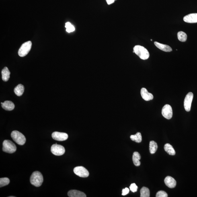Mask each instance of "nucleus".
I'll return each mask as SVG.
<instances>
[{"mask_svg": "<svg viewBox=\"0 0 197 197\" xmlns=\"http://www.w3.org/2000/svg\"><path fill=\"white\" fill-rule=\"evenodd\" d=\"M165 151L169 155L174 156L175 155V150L172 146L169 144H166L164 147Z\"/></svg>", "mask_w": 197, "mask_h": 197, "instance_id": "aec40b11", "label": "nucleus"}, {"mask_svg": "<svg viewBox=\"0 0 197 197\" xmlns=\"http://www.w3.org/2000/svg\"><path fill=\"white\" fill-rule=\"evenodd\" d=\"M24 91V87L23 85L19 84L15 88L14 92L17 96H22Z\"/></svg>", "mask_w": 197, "mask_h": 197, "instance_id": "6ab92c4d", "label": "nucleus"}, {"mask_svg": "<svg viewBox=\"0 0 197 197\" xmlns=\"http://www.w3.org/2000/svg\"><path fill=\"white\" fill-rule=\"evenodd\" d=\"M32 46V43L30 41H28L23 43L18 50V54L19 56L21 57L26 56L30 52Z\"/></svg>", "mask_w": 197, "mask_h": 197, "instance_id": "39448f33", "label": "nucleus"}, {"mask_svg": "<svg viewBox=\"0 0 197 197\" xmlns=\"http://www.w3.org/2000/svg\"><path fill=\"white\" fill-rule=\"evenodd\" d=\"M68 196L70 197H86L84 193L76 190H71L68 193Z\"/></svg>", "mask_w": 197, "mask_h": 197, "instance_id": "4468645a", "label": "nucleus"}, {"mask_svg": "<svg viewBox=\"0 0 197 197\" xmlns=\"http://www.w3.org/2000/svg\"><path fill=\"white\" fill-rule=\"evenodd\" d=\"M10 182L9 178L7 177H4L0 179V187H3L7 186Z\"/></svg>", "mask_w": 197, "mask_h": 197, "instance_id": "393cba45", "label": "nucleus"}, {"mask_svg": "<svg viewBox=\"0 0 197 197\" xmlns=\"http://www.w3.org/2000/svg\"><path fill=\"white\" fill-rule=\"evenodd\" d=\"M184 22L188 23H197V13L190 14L183 18Z\"/></svg>", "mask_w": 197, "mask_h": 197, "instance_id": "9b49d317", "label": "nucleus"}, {"mask_svg": "<svg viewBox=\"0 0 197 197\" xmlns=\"http://www.w3.org/2000/svg\"><path fill=\"white\" fill-rule=\"evenodd\" d=\"M138 187L135 183H132L131 184L130 187V190L132 192H135L137 191Z\"/></svg>", "mask_w": 197, "mask_h": 197, "instance_id": "cd10ccee", "label": "nucleus"}, {"mask_svg": "<svg viewBox=\"0 0 197 197\" xmlns=\"http://www.w3.org/2000/svg\"><path fill=\"white\" fill-rule=\"evenodd\" d=\"M140 197H149L150 191L149 189L146 187H143L140 190Z\"/></svg>", "mask_w": 197, "mask_h": 197, "instance_id": "5701e85b", "label": "nucleus"}, {"mask_svg": "<svg viewBox=\"0 0 197 197\" xmlns=\"http://www.w3.org/2000/svg\"><path fill=\"white\" fill-rule=\"evenodd\" d=\"M74 173L80 177H87L89 176V173L88 171L85 167L82 166L77 167L73 169Z\"/></svg>", "mask_w": 197, "mask_h": 197, "instance_id": "0eeeda50", "label": "nucleus"}, {"mask_svg": "<svg viewBox=\"0 0 197 197\" xmlns=\"http://www.w3.org/2000/svg\"><path fill=\"white\" fill-rule=\"evenodd\" d=\"M11 136L14 141L19 145H23L26 142V139L25 136L18 131H13L12 132Z\"/></svg>", "mask_w": 197, "mask_h": 197, "instance_id": "7ed1b4c3", "label": "nucleus"}, {"mask_svg": "<svg viewBox=\"0 0 197 197\" xmlns=\"http://www.w3.org/2000/svg\"><path fill=\"white\" fill-rule=\"evenodd\" d=\"M130 138L132 141H135L137 143H140L142 141L141 134L140 132H137L135 135L131 136Z\"/></svg>", "mask_w": 197, "mask_h": 197, "instance_id": "4be33fe9", "label": "nucleus"}, {"mask_svg": "<svg viewBox=\"0 0 197 197\" xmlns=\"http://www.w3.org/2000/svg\"><path fill=\"white\" fill-rule=\"evenodd\" d=\"M116 0H106L107 3L108 5L112 4L114 3L115 1Z\"/></svg>", "mask_w": 197, "mask_h": 197, "instance_id": "c756f323", "label": "nucleus"}, {"mask_svg": "<svg viewBox=\"0 0 197 197\" xmlns=\"http://www.w3.org/2000/svg\"><path fill=\"white\" fill-rule=\"evenodd\" d=\"M65 27L66 31L68 33H71L75 30V27L69 22L65 23Z\"/></svg>", "mask_w": 197, "mask_h": 197, "instance_id": "a878e982", "label": "nucleus"}, {"mask_svg": "<svg viewBox=\"0 0 197 197\" xmlns=\"http://www.w3.org/2000/svg\"><path fill=\"white\" fill-rule=\"evenodd\" d=\"M164 182L166 186L169 188H174L176 185V181L173 177L167 176L165 177Z\"/></svg>", "mask_w": 197, "mask_h": 197, "instance_id": "ddd939ff", "label": "nucleus"}, {"mask_svg": "<svg viewBox=\"0 0 197 197\" xmlns=\"http://www.w3.org/2000/svg\"><path fill=\"white\" fill-rule=\"evenodd\" d=\"M154 44L157 48L163 51L164 52H171L172 51V48L170 46L167 45L160 43L157 42H154Z\"/></svg>", "mask_w": 197, "mask_h": 197, "instance_id": "2eb2a0df", "label": "nucleus"}, {"mask_svg": "<svg viewBox=\"0 0 197 197\" xmlns=\"http://www.w3.org/2000/svg\"><path fill=\"white\" fill-rule=\"evenodd\" d=\"M141 159V156L138 152H134L132 155V161L134 165L136 167L139 166L141 165L140 160Z\"/></svg>", "mask_w": 197, "mask_h": 197, "instance_id": "f3484780", "label": "nucleus"}, {"mask_svg": "<svg viewBox=\"0 0 197 197\" xmlns=\"http://www.w3.org/2000/svg\"><path fill=\"white\" fill-rule=\"evenodd\" d=\"M151 41H152V39H151Z\"/></svg>", "mask_w": 197, "mask_h": 197, "instance_id": "2f4dec72", "label": "nucleus"}, {"mask_svg": "<svg viewBox=\"0 0 197 197\" xmlns=\"http://www.w3.org/2000/svg\"><path fill=\"white\" fill-rule=\"evenodd\" d=\"M194 95L192 93H189L186 95L184 100V107L187 112H190Z\"/></svg>", "mask_w": 197, "mask_h": 197, "instance_id": "6e6552de", "label": "nucleus"}, {"mask_svg": "<svg viewBox=\"0 0 197 197\" xmlns=\"http://www.w3.org/2000/svg\"><path fill=\"white\" fill-rule=\"evenodd\" d=\"M162 114L163 116L167 120H170L173 116L172 108L169 104H166L163 107L162 110Z\"/></svg>", "mask_w": 197, "mask_h": 197, "instance_id": "1a4fd4ad", "label": "nucleus"}, {"mask_svg": "<svg viewBox=\"0 0 197 197\" xmlns=\"http://www.w3.org/2000/svg\"><path fill=\"white\" fill-rule=\"evenodd\" d=\"M51 152L54 155L60 156L63 155L65 153V149L63 146L56 144L52 145Z\"/></svg>", "mask_w": 197, "mask_h": 197, "instance_id": "423d86ee", "label": "nucleus"}, {"mask_svg": "<svg viewBox=\"0 0 197 197\" xmlns=\"http://www.w3.org/2000/svg\"><path fill=\"white\" fill-rule=\"evenodd\" d=\"M129 192V190L128 188L123 189L122 190V195L123 196H125L128 194Z\"/></svg>", "mask_w": 197, "mask_h": 197, "instance_id": "c85d7f7f", "label": "nucleus"}, {"mask_svg": "<svg viewBox=\"0 0 197 197\" xmlns=\"http://www.w3.org/2000/svg\"><path fill=\"white\" fill-rule=\"evenodd\" d=\"M52 137L54 140L57 141H64L67 140L68 136L67 133L64 132H54L52 134Z\"/></svg>", "mask_w": 197, "mask_h": 197, "instance_id": "9d476101", "label": "nucleus"}, {"mask_svg": "<svg viewBox=\"0 0 197 197\" xmlns=\"http://www.w3.org/2000/svg\"><path fill=\"white\" fill-rule=\"evenodd\" d=\"M133 53L139 57L141 59L146 60L149 57V53L147 49L140 45H136L133 48Z\"/></svg>", "mask_w": 197, "mask_h": 197, "instance_id": "f03ea898", "label": "nucleus"}, {"mask_svg": "<svg viewBox=\"0 0 197 197\" xmlns=\"http://www.w3.org/2000/svg\"><path fill=\"white\" fill-rule=\"evenodd\" d=\"M15 197V196H9V197Z\"/></svg>", "mask_w": 197, "mask_h": 197, "instance_id": "7c9ffc66", "label": "nucleus"}, {"mask_svg": "<svg viewBox=\"0 0 197 197\" xmlns=\"http://www.w3.org/2000/svg\"><path fill=\"white\" fill-rule=\"evenodd\" d=\"M167 196H168V195L167 193L163 191L158 192L156 195V197H167Z\"/></svg>", "mask_w": 197, "mask_h": 197, "instance_id": "bb28decb", "label": "nucleus"}, {"mask_svg": "<svg viewBox=\"0 0 197 197\" xmlns=\"http://www.w3.org/2000/svg\"><path fill=\"white\" fill-rule=\"evenodd\" d=\"M1 104L2 107L6 110L12 111L15 108L14 104L10 101H6Z\"/></svg>", "mask_w": 197, "mask_h": 197, "instance_id": "dca6fc26", "label": "nucleus"}, {"mask_svg": "<svg viewBox=\"0 0 197 197\" xmlns=\"http://www.w3.org/2000/svg\"><path fill=\"white\" fill-rule=\"evenodd\" d=\"M141 94L142 98L145 101H150L153 100V95L148 92L147 89L145 88H143L141 89Z\"/></svg>", "mask_w": 197, "mask_h": 197, "instance_id": "f8f14e48", "label": "nucleus"}, {"mask_svg": "<svg viewBox=\"0 0 197 197\" xmlns=\"http://www.w3.org/2000/svg\"><path fill=\"white\" fill-rule=\"evenodd\" d=\"M177 37H178V40L181 42H184L186 41L187 36V34L184 32L180 31L177 33Z\"/></svg>", "mask_w": 197, "mask_h": 197, "instance_id": "b1692460", "label": "nucleus"}, {"mask_svg": "<svg viewBox=\"0 0 197 197\" xmlns=\"http://www.w3.org/2000/svg\"><path fill=\"white\" fill-rule=\"evenodd\" d=\"M43 180L42 175L38 171H34L30 177L31 184L36 187H39L41 186Z\"/></svg>", "mask_w": 197, "mask_h": 197, "instance_id": "f257e3e1", "label": "nucleus"}, {"mask_svg": "<svg viewBox=\"0 0 197 197\" xmlns=\"http://www.w3.org/2000/svg\"><path fill=\"white\" fill-rule=\"evenodd\" d=\"M2 79L5 81H8L10 77V73L8 68L5 67L2 71Z\"/></svg>", "mask_w": 197, "mask_h": 197, "instance_id": "a211bd4d", "label": "nucleus"}, {"mask_svg": "<svg viewBox=\"0 0 197 197\" xmlns=\"http://www.w3.org/2000/svg\"><path fill=\"white\" fill-rule=\"evenodd\" d=\"M3 151L6 153H13L16 152L17 147L12 142L9 140H5L3 143Z\"/></svg>", "mask_w": 197, "mask_h": 197, "instance_id": "20e7f679", "label": "nucleus"}, {"mask_svg": "<svg viewBox=\"0 0 197 197\" xmlns=\"http://www.w3.org/2000/svg\"><path fill=\"white\" fill-rule=\"evenodd\" d=\"M158 149V145L156 142L152 141H150L149 144V151L152 154H155Z\"/></svg>", "mask_w": 197, "mask_h": 197, "instance_id": "412c9836", "label": "nucleus"}]
</instances>
